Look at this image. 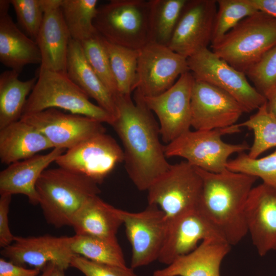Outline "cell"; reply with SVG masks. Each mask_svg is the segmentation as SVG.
<instances>
[{
  "label": "cell",
  "instance_id": "4316f807",
  "mask_svg": "<svg viewBox=\"0 0 276 276\" xmlns=\"http://www.w3.org/2000/svg\"><path fill=\"white\" fill-rule=\"evenodd\" d=\"M13 70L0 75V129L20 120L27 100L37 80V76L25 81Z\"/></svg>",
  "mask_w": 276,
  "mask_h": 276
},
{
  "label": "cell",
  "instance_id": "8992f818",
  "mask_svg": "<svg viewBox=\"0 0 276 276\" xmlns=\"http://www.w3.org/2000/svg\"><path fill=\"white\" fill-rule=\"evenodd\" d=\"M150 0H111L98 7L94 26L107 41L139 50L150 42Z\"/></svg>",
  "mask_w": 276,
  "mask_h": 276
},
{
  "label": "cell",
  "instance_id": "b9f144b4",
  "mask_svg": "<svg viewBox=\"0 0 276 276\" xmlns=\"http://www.w3.org/2000/svg\"><path fill=\"white\" fill-rule=\"evenodd\" d=\"M65 270L54 263H49L41 271L38 276H65Z\"/></svg>",
  "mask_w": 276,
  "mask_h": 276
},
{
  "label": "cell",
  "instance_id": "ac0fdd59",
  "mask_svg": "<svg viewBox=\"0 0 276 276\" xmlns=\"http://www.w3.org/2000/svg\"><path fill=\"white\" fill-rule=\"evenodd\" d=\"M212 238L223 239L198 209L186 213L168 221L165 240L157 260L169 265L193 250L199 241Z\"/></svg>",
  "mask_w": 276,
  "mask_h": 276
},
{
  "label": "cell",
  "instance_id": "4dcf8cb0",
  "mask_svg": "<svg viewBox=\"0 0 276 276\" xmlns=\"http://www.w3.org/2000/svg\"><path fill=\"white\" fill-rule=\"evenodd\" d=\"M102 38L117 83L118 94L130 96L136 88L139 50L116 44Z\"/></svg>",
  "mask_w": 276,
  "mask_h": 276
},
{
  "label": "cell",
  "instance_id": "4fadbf2b",
  "mask_svg": "<svg viewBox=\"0 0 276 276\" xmlns=\"http://www.w3.org/2000/svg\"><path fill=\"white\" fill-rule=\"evenodd\" d=\"M194 81L193 76L189 71L163 93L153 97L142 95L148 107L157 117L160 137L167 144L190 130Z\"/></svg>",
  "mask_w": 276,
  "mask_h": 276
},
{
  "label": "cell",
  "instance_id": "ffe728a7",
  "mask_svg": "<svg viewBox=\"0 0 276 276\" xmlns=\"http://www.w3.org/2000/svg\"><path fill=\"white\" fill-rule=\"evenodd\" d=\"M60 4L61 0H44L43 19L35 41L41 57L40 67L66 73L67 52L72 38Z\"/></svg>",
  "mask_w": 276,
  "mask_h": 276
},
{
  "label": "cell",
  "instance_id": "e0dca14e",
  "mask_svg": "<svg viewBox=\"0 0 276 276\" xmlns=\"http://www.w3.org/2000/svg\"><path fill=\"white\" fill-rule=\"evenodd\" d=\"M73 236H15L14 241L3 248L2 256L21 266L28 265L40 271L49 263H54L65 270L71 266L75 255L72 250Z\"/></svg>",
  "mask_w": 276,
  "mask_h": 276
},
{
  "label": "cell",
  "instance_id": "52a82bcc",
  "mask_svg": "<svg viewBox=\"0 0 276 276\" xmlns=\"http://www.w3.org/2000/svg\"><path fill=\"white\" fill-rule=\"evenodd\" d=\"M238 124L210 130H190L164 146L166 157L178 156L191 165L213 173L227 169L229 157L235 153L249 150L246 143L229 144L222 139L227 134L240 131Z\"/></svg>",
  "mask_w": 276,
  "mask_h": 276
},
{
  "label": "cell",
  "instance_id": "44dd1931",
  "mask_svg": "<svg viewBox=\"0 0 276 276\" xmlns=\"http://www.w3.org/2000/svg\"><path fill=\"white\" fill-rule=\"evenodd\" d=\"M9 0L0 1V61L20 73L27 65L41 64L36 41L21 31L9 14Z\"/></svg>",
  "mask_w": 276,
  "mask_h": 276
},
{
  "label": "cell",
  "instance_id": "cb8c5ba5",
  "mask_svg": "<svg viewBox=\"0 0 276 276\" xmlns=\"http://www.w3.org/2000/svg\"><path fill=\"white\" fill-rule=\"evenodd\" d=\"M66 74L89 98L111 114L114 120L117 115L114 98L102 83L88 62L81 43L71 39L66 60Z\"/></svg>",
  "mask_w": 276,
  "mask_h": 276
},
{
  "label": "cell",
  "instance_id": "ba28073f",
  "mask_svg": "<svg viewBox=\"0 0 276 276\" xmlns=\"http://www.w3.org/2000/svg\"><path fill=\"white\" fill-rule=\"evenodd\" d=\"M202 179L196 168L186 160L171 165L148 189V204L157 205L168 221L198 209Z\"/></svg>",
  "mask_w": 276,
  "mask_h": 276
},
{
  "label": "cell",
  "instance_id": "f35d334b",
  "mask_svg": "<svg viewBox=\"0 0 276 276\" xmlns=\"http://www.w3.org/2000/svg\"><path fill=\"white\" fill-rule=\"evenodd\" d=\"M12 195H1L0 197V246L4 248L11 244L14 240L9 226L8 213Z\"/></svg>",
  "mask_w": 276,
  "mask_h": 276
},
{
  "label": "cell",
  "instance_id": "277c9868",
  "mask_svg": "<svg viewBox=\"0 0 276 276\" xmlns=\"http://www.w3.org/2000/svg\"><path fill=\"white\" fill-rule=\"evenodd\" d=\"M276 45V18L261 11L240 21L212 51L244 72Z\"/></svg>",
  "mask_w": 276,
  "mask_h": 276
},
{
  "label": "cell",
  "instance_id": "2e32d148",
  "mask_svg": "<svg viewBox=\"0 0 276 276\" xmlns=\"http://www.w3.org/2000/svg\"><path fill=\"white\" fill-rule=\"evenodd\" d=\"M217 1L187 0L168 46L188 58L211 43Z\"/></svg>",
  "mask_w": 276,
  "mask_h": 276
},
{
  "label": "cell",
  "instance_id": "8fae6325",
  "mask_svg": "<svg viewBox=\"0 0 276 276\" xmlns=\"http://www.w3.org/2000/svg\"><path fill=\"white\" fill-rule=\"evenodd\" d=\"M123 162V149L114 139L104 132L95 134L67 149L55 163L100 184Z\"/></svg>",
  "mask_w": 276,
  "mask_h": 276
},
{
  "label": "cell",
  "instance_id": "d6a6232c",
  "mask_svg": "<svg viewBox=\"0 0 276 276\" xmlns=\"http://www.w3.org/2000/svg\"><path fill=\"white\" fill-rule=\"evenodd\" d=\"M211 47L217 44L240 21L257 12L248 0H218Z\"/></svg>",
  "mask_w": 276,
  "mask_h": 276
},
{
  "label": "cell",
  "instance_id": "9c48e42d",
  "mask_svg": "<svg viewBox=\"0 0 276 276\" xmlns=\"http://www.w3.org/2000/svg\"><path fill=\"white\" fill-rule=\"evenodd\" d=\"M189 71L196 80L214 85L235 99L245 112L258 109L266 99L248 82L246 74L229 65L208 48L187 58Z\"/></svg>",
  "mask_w": 276,
  "mask_h": 276
},
{
  "label": "cell",
  "instance_id": "e575fe53",
  "mask_svg": "<svg viewBox=\"0 0 276 276\" xmlns=\"http://www.w3.org/2000/svg\"><path fill=\"white\" fill-rule=\"evenodd\" d=\"M228 170L260 178L263 183L276 188V149L262 158H252L240 153L235 159L228 160Z\"/></svg>",
  "mask_w": 276,
  "mask_h": 276
},
{
  "label": "cell",
  "instance_id": "484cf974",
  "mask_svg": "<svg viewBox=\"0 0 276 276\" xmlns=\"http://www.w3.org/2000/svg\"><path fill=\"white\" fill-rule=\"evenodd\" d=\"M122 224L118 209L95 195L88 199L75 215L71 226L76 235L115 238Z\"/></svg>",
  "mask_w": 276,
  "mask_h": 276
},
{
  "label": "cell",
  "instance_id": "7c38bea8",
  "mask_svg": "<svg viewBox=\"0 0 276 276\" xmlns=\"http://www.w3.org/2000/svg\"><path fill=\"white\" fill-rule=\"evenodd\" d=\"M189 71L187 58L150 41L139 50L135 89L144 97L159 95Z\"/></svg>",
  "mask_w": 276,
  "mask_h": 276
},
{
  "label": "cell",
  "instance_id": "5b68a950",
  "mask_svg": "<svg viewBox=\"0 0 276 276\" xmlns=\"http://www.w3.org/2000/svg\"><path fill=\"white\" fill-rule=\"evenodd\" d=\"M89 98L66 73L40 67L37 81L28 98L22 115L51 108H60L111 125L113 117L93 103Z\"/></svg>",
  "mask_w": 276,
  "mask_h": 276
},
{
  "label": "cell",
  "instance_id": "74e56055",
  "mask_svg": "<svg viewBox=\"0 0 276 276\" xmlns=\"http://www.w3.org/2000/svg\"><path fill=\"white\" fill-rule=\"evenodd\" d=\"M71 266L84 276H137L131 267L98 263L77 255L72 258Z\"/></svg>",
  "mask_w": 276,
  "mask_h": 276
},
{
  "label": "cell",
  "instance_id": "5bb4252c",
  "mask_svg": "<svg viewBox=\"0 0 276 276\" xmlns=\"http://www.w3.org/2000/svg\"><path fill=\"white\" fill-rule=\"evenodd\" d=\"M20 120L40 132L53 148L67 150L95 134L106 132L103 123L97 120L55 108L22 115Z\"/></svg>",
  "mask_w": 276,
  "mask_h": 276
},
{
  "label": "cell",
  "instance_id": "7bdbcfd3",
  "mask_svg": "<svg viewBox=\"0 0 276 276\" xmlns=\"http://www.w3.org/2000/svg\"><path fill=\"white\" fill-rule=\"evenodd\" d=\"M268 110L276 118V93L267 100Z\"/></svg>",
  "mask_w": 276,
  "mask_h": 276
},
{
  "label": "cell",
  "instance_id": "d6986e66",
  "mask_svg": "<svg viewBox=\"0 0 276 276\" xmlns=\"http://www.w3.org/2000/svg\"><path fill=\"white\" fill-rule=\"evenodd\" d=\"M245 211L247 233L259 255L276 250V188L264 183L253 187Z\"/></svg>",
  "mask_w": 276,
  "mask_h": 276
},
{
  "label": "cell",
  "instance_id": "d4e9b609",
  "mask_svg": "<svg viewBox=\"0 0 276 276\" xmlns=\"http://www.w3.org/2000/svg\"><path fill=\"white\" fill-rule=\"evenodd\" d=\"M54 149L47 138L32 125L21 120L0 129V159L12 163Z\"/></svg>",
  "mask_w": 276,
  "mask_h": 276
},
{
  "label": "cell",
  "instance_id": "3957f363",
  "mask_svg": "<svg viewBox=\"0 0 276 276\" xmlns=\"http://www.w3.org/2000/svg\"><path fill=\"white\" fill-rule=\"evenodd\" d=\"M36 190L47 222L56 228L71 226L88 199L101 192L93 179L60 167L46 169L36 182Z\"/></svg>",
  "mask_w": 276,
  "mask_h": 276
},
{
  "label": "cell",
  "instance_id": "8d00e7d4",
  "mask_svg": "<svg viewBox=\"0 0 276 276\" xmlns=\"http://www.w3.org/2000/svg\"><path fill=\"white\" fill-rule=\"evenodd\" d=\"M24 32L35 41L44 13V0H9Z\"/></svg>",
  "mask_w": 276,
  "mask_h": 276
},
{
  "label": "cell",
  "instance_id": "60d3db41",
  "mask_svg": "<svg viewBox=\"0 0 276 276\" xmlns=\"http://www.w3.org/2000/svg\"><path fill=\"white\" fill-rule=\"evenodd\" d=\"M259 11L276 18V0H248Z\"/></svg>",
  "mask_w": 276,
  "mask_h": 276
},
{
  "label": "cell",
  "instance_id": "7a4b0ae2",
  "mask_svg": "<svg viewBox=\"0 0 276 276\" xmlns=\"http://www.w3.org/2000/svg\"><path fill=\"white\" fill-rule=\"evenodd\" d=\"M202 188L198 210L231 246L248 233L245 207L257 178L227 169L213 173L196 167Z\"/></svg>",
  "mask_w": 276,
  "mask_h": 276
},
{
  "label": "cell",
  "instance_id": "d590c367",
  "mask_svg": "<svg viewBox=\"0 0 276 276\" xmlns=\"http://www.w3.org/2000/svg\"><path fill=\"white\" fill-rule=\"evenodd\" d=\"M255 88L267 100L276 93V45L245 73Z\"/></svg>",
  "mask_w": 276,
  "mask_h": 276
},
{
  "label": "cell",
  "instance_id": "ab89813d",
  "mask_svg": "<svg viewBox=\"0 0 276 276\" xmlns=\"http://www.w3.org/2000/svg\"><path fill=\"white\" fill-rule=\"evenodd\" d=\"M40 272L38 269H28L4 258H0V276H38Z\"/></svg>",
  "mask_w": 276,
  "mask_h": 276
},
{
  "label": "cell",
  "instance_id": "603a6c76",
  "mask_svg": "<svg viewBox=\"0 0 276 276\" xmlns=\"http://www.w3.org/2000/svg\"><path fill=\"white\" fill-rule=\"evenodd\" d=\"M64 152V149L54 148L47 154H38L9 165L0 172V195L22 194L30 203L39 204L36 182L48 166Z\"/></svg>",
  "mask_w": 276,
  "mask_h": 276
},
{
  "label": "cell",
  "instance_id": "6da1fadb",
  "mask_svg": "<svg viewBox=\"0 0 276 276\" xmlns=\"http://www.w3.org/2000/svg\"><path fill=\"white\" fill-rule=\"evenodd\" d=\"M130 96L114 97L117 115L111 126L120 139L126 172L140 191L151 185L170 168L164 146L160 141L159 126L142 95L134 90Z\"/></svg>",
  "mask_w": 276,
  "mask_h": 276
},
{
  "label": "cell",
  "instance_id": "1f68e13d",
  "mask_svg": "<svg viewBox=\"0 0 276 276\" xmlns=\"http://www.w3.org/2000/svg\"><path fill=\"white\" fill-rule=\"evenodd\" d=\"M238 125L254 132V142L247 154L249 157L258 158L268 149L276 147V118L268 110L267 102L257 109L255 114Z\"/></svg>",
  "mask_w": 276,
  "mask_h": 276
},
{
  "label": "cell",
  "instance_id": "f546056e",
  "mask_svg": "<svg viewBox=\"0 0 276 276\" xmlns=\"http://www.w3.org/2000/svg\"><path fill=\"white\" fill-rule=\"evenodd\" d=\"M97 0H61L62 13L72 39L79 42L97 33L94 20Z\"/></svg>",
  "mask_w": 276,
  "mask_h": 276
},
{
  "label": "cell",
  "instance_id": "7402d4cb",
  "mask_svg": "<svg viewBox=\"0 0 276 276\" xmlns=\"http://www.w3.org/2000/svg\"><path fill=\"white\" fill-rule=\"evenodd\" d=\"M231 245L221 238L201 242L193 250L181 256L153 276H220V266Z\"/></svg>",
  "mask_w": 276,
  "mask_h": 276
},
{
  "label": "cell",
  "instance_id": "30bf717a",
  "mask_svg": "<svg viewBox=\"0 0 276 276\" xmlns=\"http://www.w3.org/2000/svg\"><path fill=\"white\" fill-rule=\"evenodd\" d=\"M132 248L131 267L149 265L157 260L166 238L168 219L157 205L148 204L143 211L130 212L118 209Z\"/></svg>",
  "mask_w": 276,
  "mask_h": 276
},
{
  "label": "cell",
  "instance_id": "83f0119b",
  "mask_svg": "<svg viewBox=\"0 0 276 276\" xmlns=\"http://www.w3.org/2000/svg\"><path fill=\"white\" fill-rule=\"evenodd\" d=\"M187 0H150V42L168 46Z\"/></svg>",
  "mask_w": 276,
  "mask_h": 276
},
{
  "label": "cell",
  "instance_id": "f1b7e54d",
  "mask_svg": "<svg viewBox=\"0 0 276 276\" xmlns=\"http://www.w3.org/2000/svg\"><path fill=\"white\" fill-rule=\"evenodd\" d=\"M71 248L74 254L94 262L127 266L117 238H105L75 234L73 236Z\"/></svg>",
  "mask_w": 276,
  "mask_h": 276
},
{
  "label": "cell",
  "instance_id": "9a60e30c",
  "mask_svg": "<svg viewBox=\"0 0 276 276\" xmlns=\"http://www.w3.org/2000/svg\"><path fill=\"white\" fill-rule=\"evenodd\" d=\"M191 127L195 130L226 128L236 124L245 112L229 94L194 79L191 99Z\"/></svg>",
  "mask_w": 276,
  "mask_h": 276
},
{
  "label": "cell",
  "instance_id": "836d02e7",
  "mask_svg": "<svg viewBox=\"0 0 276 276\" xmlns=\"http://www.w3.org/2000/svg\"><path fill=\"white\" fill-rule=\"evenodd\" d=\"M80 43L88 62L114 98L119 94L117 85L102 36L97 32Z\"/></svg>",
  "mask_w": 276,
  "mask_h": 276
}]
</instances>
